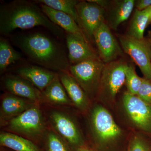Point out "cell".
I'll use <instances>...</instances> for the list:
<instances>
[{"label": "cell", "instance_id": "9c48e42d", "mask_svg": "<svg viewBox=\"0 0 151 151\" xmlns=\"http://www.w3.org/2000/svg\"><path fill=\"white\" fill-rule=\"evenodd\" d=\"M91 121L97 138L101 142H109L119 137L122 130L108 110L102 106L93 109Z\"/></svg>", "mask_w": 151, "mask_h": 151}, {"label": "cell", "instance_id": "f546056e", "mask_svg": "<svg viewBox=\"0 0 151 151\" xmlns=\"http://www.w3.org/2000/svg\"><path fill=\"white\" fill-rule=\"evenodd\" d=\"M78 151H93L89 149L86 147H81L78 150Z\"/></svg>", "mask_w": 151, "mask_h": 151}, {"label": "cell", "instance_id": "44dd1931", "mask_svg": "<svg viewBox=\"0 0 151 151\" xmlns=\"http://www.w3.org/2000/svg\"><path fill=\"white\" fill-rule=\"evenodd\" d=\"M149 24V13L147 9L139 11L136 9L130 23L127 35L136 39H144V33Z\"/></svg>", "mask_w": 151, "mask_h": 151}, {"label": "cell", "instance_id": "52a82bcc", "mask_svg": "<svg viewBox=\"0 0 151 151\" xmlns=\"http://www.w3.org/2000/svg\"><path fill=\"white\" fill-rule=\"evenodd\" d=\"M12 132L29 136H36L43 131L44 122L41 112L33 105L23 113L12 118L8 124Z\"/></svg>", "mask_w": 151, "mask_h": 151}, {"label": "cell", "instance_id": "30bf717a", "mask_svg": "<svg viewBox=\"0 0 151 151\" xmlns=\"http://www.w3.org/2000/svg\"><path fill=\"white\" fill-rule=\"evenodd\" d=\"M94 39L97 45L99 56L105 63L112 62L121 55L123 51L110 28L103 22L95 32Z\"/></svg>", "mask_w": 151, "mask_h": 151}, {"label": "cell", "instance_id": "ba28073f", "mask_svg": "<svg viewBox=\"0 0 151 151\" xmlns=\"http://www.w3.org/2000/svg\"><path fill=\"white\" fill-rule=\"evenodd\" d=\"M123 100L124 108L132 122L143 131L151 132V105L127 91Z\"/></svg>", "mask_w": 151, "mask_h": 151}, {"label": "cell", "instance_id": "484cf974", "mask_svg": "<svg viewBox=\"0 0 151 151\" xmlns=\"http://www.w3.org/2000/svg\"><path fill=\"white\" fill-rule=\"evenodd\" d=\"M144 102L151 105V80L144 78L137 95Z\"/></svg>", "mask_w": 151, "mask_h": 151}, {"label": "cell", "instance_id": "ffe728a7", "mask_svg": "<svg viewBox=\"0 0 151 151\" xmlns=\"http://www.w3.org/2000/svg\"><path fill=\"white\" fill-rule=\"evenodd\" d=\"M0 144L15 151H40L31 141L10 133H1Z\"/></svg>", "mask_w": 151, "mask_h": 151}, {"label": "cell", "instance_id": "cb8c5ba5", "mask_svg": "<svg viewBox=\"0 0 151 151\" xmlns=\"http://www.w3.org/2000/svg\"><path fill=\"white\" fill-rule=\"evenodd\" d=\"M143 78L139 77L136 73L134 65H128L126 71L125 80L128 89L127 92L134 95H137L142 84Z\"/></svg>", "mask_w": 151, "mask_h": 151}, {"label": "cell", "instance_id": "d6986e66", "mask_svg": "<svg viewBox=\"0 0 151 151\" xmlns=\"http://www.w3.org/2000/svg\"><path fill=\"white\" fill-rule=\"evenodd\" d=\"M42 93L45 99L52 104L69 105L72 103L60 81L58 73Z\"/></svg>", "mask_w": 151, "mask_h": 151}, {"label": "cell", "instance_id": "6da1fadb", "mask_svg": "<svg viewBox=\"0 0 151 151\" xmlns=\"http://www.w3.org/2000/svg\"><path fill=\"white\" fill-rule=\"evenodd\" d=\"M12 40L31 61L53 71L69 73L70 65L62 47L40 32L20 35Z\"/></svg>", "mask_w": 151, "mask_h": 151}, {"label": "cell", "instance_id": "8992f818", "mask_svg": "<svg viewBox=\"0 0 151 151\" xmlns=\"http://www.w3.org/2000/svg\"><path fill=\"white\" fill-rule=\"evenodd\" d=\"M80 27L86 37L94 38L95 32L105 20V9L90 0L79 1L76 6Z\"/></svg>", "mask_w": 151, "mask_h": 151}, {"label": "cell", "instance_id": "5b68a950", "mask_svg": "<svg viewBox=\"0 0 151 151\" xmlns=\"http://www.w3.org/2000/svg\"><path fill=\"white\" fill-rule=\"evenodd\" d=\"M128 65L120 60L105 63L99 86L102 94L110 98L116 97L125 83Z\"/></svg>", "mask_w": 151, "mask_h": 151}, {"label": "cell", "instance_id": "9a60e30c", "mask_svg": "<svg viewBox=\"0 0 151 151\" xmlns=\"http://www.w3.org/2000/svg\"><path fill=\"white\" fill-rule=\"evenodd\" d=\"M40 6L53 23L65 30L66 33L78 35L86 38L84 32L72 17L45 5L40 4Z\"/></svg>", "mask_w": 151, "mask_h": 151}, {"label": "cell", "instance_id": "7402d4cb", "mask_svg": "<svg viewBox=\"0 0 151 151\" xmlns=\"http://www.w3.org/2000/svg\"><path fill=\"white\" fill-rule=\"evenodd\" d=\"M34 2L47 6L72 17L80 27L76 6L79 1L76 0H37ZM81 28V27H80Z\"/></svg>", "mask_w": 151, "mask_h": 151}, {"label": "cell", "instance_id": "4fadbf2b", "mask_svg": "<svg viewBox=\"0 0 151 151\" xmlns=\"http://www.w3.org/2000/svg\"><path fill=\"white\" fill-rule=\"evenodd\" d=\"M3 83L9 93L31 102H38L42 97L40 91L19 76L6 75Z\"/></svg>", "mask_w": 151, "mask_h": 151}, {"label": "cell", "instance_id": "8fae6325", "mask_svg": "<svg viewBox=\"0 0 151 151\" xmlns=\"http://www.w3.org/2000/svg\"><path fill=\"white\" fill-rule=\"evenodd\" d=\"M65 38L68 51V57L70 65L100 58L89 45L86 38L66 33Z\"/></svg>", "mask_w": 151, "mask_h": 151}, {"label": "cell", "instance_id": "7a4b0ae2", "mask_svg": "<svg viewBox=\"0 0 151 151\" xmlns=\"http://www.w3.org/2000/svg\"><path fill=\"white\" fill-rule=\"evenodd\" d=\"M42 26L57 37L62 38L64 31L54 24L34 2L15 0L0 6V33L9 35L17 29H29Z\"/></svg>", "mask_w": 151, "mask_h": 151}, {"label": "cell", "instance_id": "603a6c76", "mask_svg": "<svg viewBox=\"0 0 151 151\" xmlns=\"http://www.w3.org/2000/svg\"><path fill=\"white\" fill-rule=\"evenodd\" d=\"M22 54L12 47L7 40L0 39V71L6 70L12 63L21 59Z\"/></svg>", "mask_w": 151, "mask_h": 151}, {"label": "cell", "instance_id": "5bb4252c", "mask_svg": "<svg viewBox=\"0 0 151 151\" xmlns=\"http://www.w3.org/2000/svg\"><path fill=\"white\" fill-rule=\"evenodd\" d=\"M17 73L41 92L50 84L58 74L44 68L32 65L19 68L17 70Z\"/></svg>", "mask_w": 151, "mask_h": 151}, {"label": "cell", "instance_id": "83f0119b", "mask_svg": "<svg viewBox=\"0 0 151 151\" xmlns=\"http://www.w3.org/2000/svg\"><path fill=\"white\" fill-rule=\"evenodd\" d=\"M151 6V0H138L135 1V7L139 11L147 9Z\"/></svg>", "mask_w": 151, "mask_h": 151}, {"label": "cell", "instance_id": "2e32d148", "mask_svg": "<svg viewBox=\"0 0 151 151\" xmlns=\"http://www.w3.org/2000/svg\"><path fill=\"white\" fill-rule=\"evenodd\" d=\"M60 79L71 102L76 108L84 110L88 106L87 94L77 81L68 73H60Z\"/></svg>", "mask_w": 151, "mask_h": 151}, {"label": "cell", "instance_id": "e0dca14e", "mask_svg": "<svg viewBox=\"0 0 151 151\" xmlns=\"http://www.w3.org/2000/svg\"><path fill=\"white\" fill-rule=\"evenodd\" d=\"M134 0H119L113 2L109 10L108 26L116 30L122 23L128 20L135 7Z\"/></svg>", "mask_w": 151, "mask_h": 151}, {"label": "cell", "instance_id": "3957f363", "mask_svg": "<svg viewBox=\"0 0 151 151\" xmlns=\"http://www.w3.org/2000/svg\"><path fill=\"white\" fill-rule=\"evenodd\" d=\"M105 63L100 58L70 65L69 73L87 94H92L99 87Z\"/></svg>", "mask_w": 151, "mask_h": 151}, {"label": "cell", "instance_id": "f1b7e54d", "mask_svg": "<svg viewBox=\"0 0 151 151\" xmlns=\"http://www.w3.org/2000/svg\"><path fill=\"white\" fill-rule=\"evenodd\" d=\"M147 9L149 13V24L151 23V6L150 7Z\"/></svg>", "mask_w": 151, "mask_h": 151}, {"label": "cell", "instance_id": "d4e9b609", "mask_svg": "<svg viewBox=\"0 0 151 151\" xmlns=\"http://www.w3.org/2000/svg\"><path fill=\"white\" fill-rule=\"evenodd\" d=\"M47 146L48 151H69L62 138L53 132L47 134Z\"/></svg>", "mask_w": 151, "mask_h": 151}, {"label": "cell", "instance_id": "4dcf8cb0", "mask_svg": "<svg viewBox=\"0 0 151 151\" xmlns=\"http://www.w3.org/2000/svg\"><path fill=\"white\" fill-rule=\"evenodd\" d=\"M150 151H151V149H150Z\"/></svg>", "mask_w": 151, "mask_h": 151}, {"label": "cell", "instance_id": "277c9868", "mask_svg": "<svg viewBox=\"0 0 151 151\" xmlns=\"http://www.w3.org/2000/svg\"><path fill=\"white\" fill-rule=\"evenodd\" d=\"M123 51L131 57L140 69L144 78L151 80L150 45L144 39H136L127 35H117Z\"/></svg>", "mask_w": 151, "mask_h": 151}, {"label": "cell", "instance_id": "7c38bea8", "mask_svg": "<svg viewBox=\"0 0 151 151\" xmlns=\"http://www.w3.org/2000/svg\"><path fill=\"white\" fill-rule=\"evenodd\" d=\"M50 119L58 135L64 140L73 145H77L81 142V133L69 116L62 112L55 111L50 114Z\"/></svg>", "mask_w": 151, "mask_h": 151}, {"label": "cell", "instance_id": "ac0fdd59", "mask_svg": "<svg viewBox=\"0 0 151 151\" xmlns=\"http://www.w3.org/2000/svg\"><path fill=\"white\" fill-rule=\"evenodd\" d=\"M32 102L10 93L5 94L1 103V116L4 119L14 118L33 106Z\"/></svg>", "mask_w": 151, "mask_h": 151}, {"label": "cell", "instance_id": "4316f807", "mask_svg": "<svg viewBox=\"0 0 151 151\" xmlns=\"http://www.w3.org/2000/svg\"><path fill=\"white\" fill-rule=\"evenodd\" d=\"M148 144L139 137H135L130 144L129 151H150Z\"/></svg>", "mask_w": 151, "mask_h": 151}]
</instances>
